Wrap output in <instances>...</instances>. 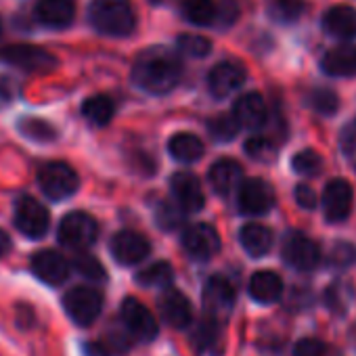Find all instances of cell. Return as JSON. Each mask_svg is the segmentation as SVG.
Listing matches in <instances>:
<instances>
[{
  "instance_id": "5b68a950",
  "label": "cell",
  "mask_w": 356,
  "mask_h": 356,
  "mask_svg": "<svg viewBox=\"0 0 356 356\" xmlns=\"http://www.w3.org/2000/svg\"><path fill=\"white\" fill-rule=\"evenodd\" d=\"M63 308L76 325L88 327L99 318L103 310V296L95 287L80 285L63 296Z\"/></svg>"
},
{
  "instance_id": "60d3db41",
  "label": "cell",
  "mask_w": 356,
  "mask_h": 356,
  "mask_svg": "<svg viewBox=\"0 0 356 356\" xmlns=\"http://www.w3.org/2000/svg\"><path fill=\"white\" fill-rule=\"evenodd\" d=\"M293 356H331V354H329V348L321 339L304 337L296 343Z\"/></svg>"
},
{
  "instance_id": "836d02e7",
  "label": "cell",
  "mask_w": 356,
  "mask_h": 356,
  "mask_svg": "<svg viewBox=\"0 0 356 356\" xmlns=\"http://www.w3.org/2000/svg\"><path fill=\"white\" fill-rule=\"evenodd\" d=\"M19 130H22L24 136H28V138H32V140H40V143L53 140V138L57 136L55 128H53L49 122L40 120V118H24V120L19 122Z\"/></svg>"
},
{
  "instance_id": "7bdbcfd3",
  "label": "cell",
  "mask_w": 356,
  "mask_h": 356,
  "mask_svg": "<svg viewBox=\"0 0 356 356\" xmlns=\"http://www.w3.org/2000/svg\"><path fill=\"white\" fill-rule=\"evenodd\" d=\"M296 202L300 208L312 210V208H316V193L308 185H298L296 187Z\"/></svg>"
},
{
  "instance_id": "9c48e42d",
  "label": "cell",
  "mask_w": 356,
  "mask_h": 356,
  "mask_svg": "<svg viewBox=\"0 0 356 356\" xmlns=\"http://www.w3.org/2000/svg\"><path fill=\"white\" fill-rule=\"evenodd\" d=\"M281 254H283V260L289 266H293L296 270H312L321 262L318 245L310 237H306L304 233H298V231H291L285 237Z\"/></svg>"
},
{
  "instance_id": "603a6c76",
  "label": "cell",
  "mask_w": 356,
  "mask_h": 356,
  "mask_svg": "<svg viewBox=\"0 0 356 356\" xmlns=\"http://www.w3.org/2000/svg\"><path fill=\"white\" fill-rule=\"evenodd\" d=\"M323 70L325 74L335 76V78L356 76V47L346 44V47L331 49L323 57Z\"/></svg>"
},
{
  "instance_id": "7402d4cb",
  "label": "cell",
  "mask_w": 356,
  "mask_h": 356,
  "mask_svg": "<svg viewBox=\"0 0 356 356\" xmlns=\"http://www.w3.org/2000/svg\"><path fill=\"white\" fill-rule=\"evenodd\" d=\"M323 26L327 34L341 38V40H352L356 38V9L354 7H333L325 13Z\"/></svg>"
},
{
  "instance_id": "f35d334b",
  "label": "cell",
  "mask_w": 356,
  "mask_h": 356,
  "mask_svg": "<svg viewBox=\"0 0 356 356\" xmlns=\"http://www.w3.org/2000/svg\"><path fill=\"white\" fill-rule=\"evenodd\" d=\"M245 153L258 161H270L275 157V145L266 136H252L245 143Z\"/></svg>"
},
{
  "instance_id": "9a60e30c",
  "label": "cell",
  "mask_w": 356,
  "mask_h": 356,
  "mask_svg": "<svg viewBox=\"0 0 356 356\" xmlns=\"http://www.w3.org/2000/svg\"><path fill=\"white\" fill-rule=\"evenodd\" d=\"M172 193L187 214L189 212H200L206 204V195L202 189L200 178L191 172H176L170 181Z\"/></svg>"
},
{
  "instance_id": "ffe728a7",
  "label": "cell",
  "mask_w": 356,
  "mask_h": 356,
  "mask_svg": "<svg viewBox=\"0 0 356 356\" xmlns=\"http://www.w3.org/2000/svg\"><path fill=\"white\" fill-rule=\"evenodd\" d=\"M233 113H235V118L239 120L241 126L252 128V130L264 126L266 124V118H268L266 103H264V99L258 92H248V95L239 97L235 101Z\"/></svg>"
},
{
  "instance_id": "d4e9b609",
  "label": "cell",
  "mask_w": 356,
  "mask_h": 356,
  "mask_svg": "<svg viewBox=\"0 0 356 356\" xmlns=\"http://www.w3.org/2000/svg\"><path fill=\"white\" fill-rule=\"evenodd\" d=\"M168 151L170 155L181 161V163H191L197 161L204 153V143L200 136H195L193 132H178L170 138L168 143Z\"/></svg>"
},
{
  "instance_id": "e575fe53",
  "label": "cell",
  "mask_w": 356,
  "mask_h": 356,
  "mask_svg": "<svg viewBox=\"0 0 356 356\" xmlns=\"http://www.w3.org/2000/svg\"><path fill=\"white\" fill-rule=\"evenodd\" d=\"M308 105L321 115H333L339 109V99L329 88H316L308 97Z\"/></svg>"
},
{
  "instance_id": "4dcf8cb0",
  "label": "cell",
  "mask_w": 356,
  "mask_h": 356,
  "mask_svg": "<svg viewBox=\"0 0 356 356\" xmlns=\"http://www.w3.org/2000/svg\"><path fill=\"white\" fill-rule=\"evenodd\" d=\"M304 13V0H273L270 15L279 24H293Z\"/></svg>"
},
{
  "instance_id": "ba28073f",
  "label": "cell",
  "mask_w": 356,
  "mask_h": 356,
  "mask_svg": "<svg viewBox=\"0 0 356 356\" xmlns=\"http://www.w3.org/2000/svg\"><path fill=\"white\" fill-rule=\"evenodd\" d=\"M15 227L22 235L30 239H40L47 235L49 225H51V214L49 210L36 202L34 197H22L15 204V214H13Z\"/></svg>"
},
{
  "instance_id": "7c38bea8",
  "label": "cell",
  "mask_w": 356,
  "mask_h": 356,
  "mask_svg": "<svg viewBox=\"0 0 356 356\" xmlns=\"http://www.w3.org/2000/svg\"><path fill=\"white\" fill-rule=\"evenodd\" d=\"M323 212L329 222H341L352 212V187L343 178H333L323 191Z\"/></svg>"
},
{
  "instance_id": "83f0119b",
  "label": "cell",
  "mask_w": 356,
  "mask_h": 356,
  "mask_svg": "<svg viewBox=\"0 0 356 356\" xmlns=\"http://www.w3.org/2000/svg\"><path fill=\"white\" fill-rule=\"evenodd\" d=\"M183 15L195 26H210L216 19L214 0H183Z\"/></svg>"
},
{
  "instance_id": "277c9868",
  "label": "cell",
  "mask_w": 356,
  "mask_h": 356,
  "mask_svg": "<svg viewBox=\"0 0 356 356\" xmlns=\"http://www.w3.org/2000/svg\"><path fill=\"white\" fill-rule=\"evenodd\" d=\"M57 237H59V243L70 248V250H86L90 248L97 237H99V225L97 220L86 214V212H72L67 214L61 225H59V231H57Z\"/></svg>"
},
{
  "instance_id": "30bf717a",
  "label": "cell",
  "mask_w": 356,
  "mask_h": 356,
  "mask_svg": "<svg viewBox=\"0 0 356 356\" xmlns=\"http://www.w3.org/2000/svg\"><path fill=\"white\" fill-rule=\"evenodd\" d=\"M122 323L130 335H134L140 341H151L157 335V323L151 314V310L138 302L136 298H126L120 308Z\"/></svg>"
},
{
  "instance_id": "3957f363",
  "label": "cell",
  "mask_w": 356,
  "mask_h": 356,
  "mask_svg": "<svg viewBox=\"0 0 356 356\" xmlns=\"http://www.w3.org/2000/svg\"><path fill=\"white\" fill-rule=\"evenodd\" d=\"M38 185L42 189V193L49 200H67L72 197L78 187H80V178L76 174V170L65 163V161H49L40 168L38 172Z\"/></svg>"
},
{
  "instance_id": "8992f818",
  "label": "cell",
  "mask_w": 356,
  "mask_h": 356,
  "mask_svg": "<svg viewBox=\"0 0 356 356\" xmlns=\"http://www.w3.org/2000/svg\"><path fill=\"white\" fill-rule=\"evenodd\" d=\"M0 61L24 72H53L57 59L42 47L34 44H9L0 49Z\"/></svg>"
},
{
  "instance_id": "1f68e13d",
  "label": "cell",
  "mask_w": 356,
  "mask_h": 356,
  "mask_svg": "<svg viewBox=\"0 0 356 356\" xmlns=\"http://www.w3.org/2000/svg\"><path fill=\"white\" fill-rule=\"evenodd\" d=\"M185 210L172 202H161L157 206V212H155V218H157V225L163 229V231H174L183 225V218H185Z\"/></svg>"
},
{
  "instance_id": "4316f807",
  "label": "cell",
  "mask_w": 356,
  "mask_h": 356,
  "mask_svg": "<svg viewBox=\"0 0 356 356\" xmlns=\"http://www.w3.org/2000/svg\"><path fill=\"white\" fill-rule=\"evenodd\" d=\"M115 113V105L107 95H92L82 103V115L95 126H107Z\"/></svg>"
},
{
  "instance_id": "2e32d148",
  "label": "cell",
  "mask_w": 356,
  "mask_h": 356,
  "mask_svg": "<svg viewBox=\"0 0 356 356\" xmlns=\"http://www.w3.org/2000/svg\"><path fill=\"white\" fill-rule=\"evenodd\" d=\"M243 82H245V70H243V65H239L235 61H222V63L214 65L208 76L210 90L218 99L237 92L243 86Z\"/></svg>"
},
{
  "instance_id": "d6a6232c",
  "label": "cell",
  "mask_w": 356,
  "mask_h": 356,
  "mask_svg": "<svg viewBox=\"0 0 356 356\" xmlns=\"http://www.w3.org/2000/svg\"><path fill=\"white\" fill-rule=\"evenodd\" d=\"M178 49H181V53H185L187 57L204 59L206 55H210L212 42L200 34H181L178 36Z\"/></svg>"
},
{
  "instance_id": "e0dca14e",
  "label": "cell",
  "mask_w": 356,
  "mask_h": 356,
  "mask_svg": "<svg viewBox=\"0 0 356 356\" xmlns=\"http://www.w3.org/2000/svg\"><path fill=\"white\" fill-rule=\"evenodd\" d=\"M159 312L163 321L174 329H187L193 318V308L189 298L178 289L163 291V296L159 298Z\"/></svg>"
},
{
  "instance_id": "ee69618b",
  "label": "cell",
  "mask_w": 356,
  "mask_h": 356,
  "mask_svg": "<svg viewBox=\"0 0 356 356\" xmlns=\"http://www.w3.org/2000/svg\"><path fill=\"white\" fill-rule=\"evenodd\" d=\"M9 237L3 233V231H0V256H3V254H7V250H9Z\"/></svg>"
},
{
  "instance_id": "f546056e",
  "label": "cell",
  "mask_w": 356,
  "mask_h": 356,
  "mask_svg": "<svg viewBox=\"0 0 356 356\" xmlns=\"http://www.w3.org/2000/svg\"><path fill=\"white\" fill-rule=\"evenodd\" d=\"M208 130L212 134L214 140H220V143H229L233 140L239 130H241V124L239 120L235 118V113H222V115H216L210 124H208Z\"/></svg>"
},
{
  "instance_id": "52a82bcc",
  "label": "cell",
  "mask_w": 356,
  "mask_h": 356,
  "mask_svg": "<svg viewBox=\"0 0 356 356\" xmlns=\"http://www.w3.org/2000/svg\"><path fill=\"white\" fill-rule=\"evenodd\" d=\"M237 204L245 216H262L275 206V189L264 178H248L239 185Z\"/></svg>"
},
{
  "instance_id": "f6af8a7d",
  "label": "cell",
  "mask_w": 356,
  "mask_h": 356,
  "mask_svg": "<svg viewBox=\"0 0 356 356\" xmlns=\"http://www.w3.org/2000/svg\"><path fill=\"white\" fill-rule=\"evenodd\" d=\"M0 34H3V22H0Z\"/></svg>"
},
{
  "instance_id": "7a4b0ae2",
  "label": "cell",
  "mask_w": 356,
  "mask_h": 356,
  "mask_svg": "<svg viewBox=\"0 0 356 356\" xmlns=\"http://www.w3.org/2000/svg\"><path fill=\"white\" fill-rule=\"evenodd\" d=\"M90 26L111 38H126L136 28V15L130 0H92L88 7Z\"/></svg>"
},
{
  "instance_id": "f1b7e54d",
  "label": "cell",
  "mask_w": 356,
  "mask_h": 356,
  "mask_svg": "<svg viewBox=\"0 0 356 356\" xmlns=\"http://www.w3.org/2000/svg\"><path fill=\"white\" fill-rule=\"evenodd\" d=\"M174 279V270L168 262L159 260V262H153L151 266H147L145 270H140L136 275V281L143 285V287H168Z\"/></svg>"
},
{
  "instance_id": "484cf974",
  "label": "cell",
  "mask_w": 356,
  "mask_h": 356,
  "mask_svg": "<svg viewBox=\"0 0 356 356\" xmlns=\"http://www.w3.org/2000/svg\"><path fill=\"white\" fill-rule=\"evenodd\" d=\"M239 239H241L243 250L254 258L268 254L273 248V231L266 229L264 225H258V222L245 225L239 233Z\"/></svg>"
},
{
  "instance_id": "74e56055",
  "label": "cell",
  "mask_w": 356,
  "mask_h": 356,
  "mask_svg": "<svg viewBox=\"0 0 356 356\" xmlns=\"http://www.w3.org/2000/svg\"><path fill=\"white\" fill-rule=\"evenodd\" d=\"M74 268L88 281H105V268L103 264L90 256V254H78L74 260Z\"/></svg>"
},
{
  "instance_id": "d6986e66",
  "label": "cell",
  "mask_w": 356,
  "mask_h": 356,
  "mask_svg": "<svg viewBox=\"0 0 356 356\" xmlns=\"http://www.w3.org/2000/svg\"><path fill=\"white\" fill-rule=\"evenodd\" d=\"M76 3L74 0H38L36 3V19L47 28H67L74 22Z\"/></svg>"
},
{
  "instance_id": "6da1fadb",
  "label": "cell",
  "mask_w": 356,
  "mask_h": 356,
  "mask_svg": "<svg viewBox=\"0 0 356 356\" xmlns=\"http://www.w3.org/2000/svg\"><path fill=\"white\" fill-rule=\"evenodd\" d=\"M181 61L163 47L143 51L132 65V82L151 95H168L181 82Z\"/></svg>"
},
{
  "instance_id": "b9f144b4",
  "label": "cell",
  "mask_w": 356,
  "mask_h": 356,
  "mask_svg": "<svg viewBox=\"0 0 356 356\" xmlns=\"http://www.w3.org/2000/svg\"><path fill=\"white\" fill-rule=\"evenodd\" d=\"M339 145H341L343 155H346L348 159L356 161V120H352V122L341 130Z\"/></svg>"
},
{
  "instance_id": "ab89813d",
  "label": "cell",
  "mask_w": 356,
  "mask_h": 356,
  "mask_svg": "<svg viewBox=\"0 0 356 356\" xmlns=\"http://www.w3.org/2000/svg\"><path fill=\"white\" fill-rule=\"evenodd\" d=\"M356 262V248L350 243H335L329 252V264L335 268H346Z\"/></svg>"
},
{
  "instance_id": "cb8c5ba5",
  "label": "cell",
  "mask_w": 356,
  "mask_h": 356,
  "mask_svg": "<svg viewBox=\"0 0 356 356\" xmlns=\"http://www.w3.org/2000/svg\"><path fill=\"white\" fill-rule=\"evenodd\" d=\"M283 293V281L277 273L258 270L250 279V296L260 304H273Z\"/></svg>"
},
{
  "instance_id": "8fae6325",
  "label": "cell",
  "mask_w": 356,
  "mask_h": 356,
  "mask_svg": "<svg viewBox=\"0 0 356 356\" xmlns=\"http://www.w3.org/2000/svg\"><path fill=\"white\" fill-rule=\"evenodd\" d=\"M220 235L210 225H193L183 233V248L195 260H210L220 252Z\"/></svg>"
},
{
  "instance_id": "d590c367",
  "label": "cell",
  "mask_w": 356,
  "mask_h": 356,
  "mask_svg": "<svg viewBox=\"0 0 356 356\" xmlns=\"http://www.w3.org/2000/svg\"><path fill=\"white\" fill-rule=\"evenodd\" d=\"M218 339V323H216V316L208 314L206 318H202L193 331V341L200 350H208L216 343Z\"/></svg>"
},
{
  "instance_id": "5bb4252c",
  "label": "cell",
  "mask_w": 356,
  "mask_h": 356,
  "mask_svg": "<svg viewBox=\"0 0 356 356\" xmlns=\"http://www.w3.org/2000/svg\"><path fill=\"white\" fill-rule=\"evenodd\" d=\"M109 248H111L113 258L124 266H132V264L143 262L151 252L149 241L136 231H120V233H115Z\"/></svg>"
},
{
  "instance_id": "44dd1931",
  "label": "cell",
  "mask_w": 356,
  "mask_h": 356,
  "mask_svg": "<svg viewBox=\"0 0 356 356\" xmlns=\"http://www.w3.org/2000/svg\"><path fill=\"white\" fill-rule=\"evenodd\" d=\"M243 170L235 159H218L210 168V185L218 195H229L241 185Z\"/></svg>"
},
{
  "instance_id": "4fadbf2b",
  "label": "cell",
  "mask_w": 356,
  "mask_h": 356,
  "mask_svg": "<svg viewBox=\"0 0 356 356\" xmlns=\"http://www.w3.org/2000/svg\"><path fill=\"white\" fill-rule=\"evenodd\" d=\"M32 273L47 285H61L67 281L72 264L55 250H42L32 256Z\"/></svg>"
},
{
  "instance_id": "8d00e7d4",
  "label": "cell",
  "mask_w": 356,
  "mask_h": 356,
  "mask_svg": "<svg viewBox=\"0 0 356 356\" xmlns=\"http://www.w3.org/2000/svg\"><path fill=\"white\" fill-rule=\"evenodd\" d=\"M291 168H293L298 174H302V176H314V174H318V170L323 168V159H321V155H318L316 151L304 149V151H300V153L293 155Z\"/></svg>"
},
{
  "instance_id": "ac0fdd59",
  "label": "cell",
  "mask_w": 356,
  "mask_h": 356,
  "mask_svg": "<svg viewBox=\"0 0 356 356\" xmlns=\"http://www.w3.org/2000/svg\"><path fill=\"white\" fill-rule=\"evenodd\" d=\"M204 306L212 316H227L235 306V289L225 277L208 279L204 287Z\"/></svg>"
}]
</instances>
